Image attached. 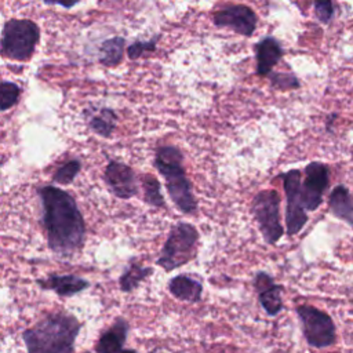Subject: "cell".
Here are the masks:
<instances>
[{
  "label": "cell",
  "instance_id": "2e32d148",
  "mask_svg": "<svg viewBox=\"0 0 353 353\" xmlns=\"http://www.w3.org/2000/svg\"><path fill=\"white\" fill-rule=\"evenodd\" d=\"M85 119L88 127L101 137H110L116 130L117 114L110 108H91L85 109Z\"/></svg>",
  "mask_w": 353,
  "mask_h": 353
},
{
  "label": "cell",
  "instance_id": "484cf974",
  "mask_svg": "<svg viewBox=\"0 0 353 353\" xmlns=\"http://www.w3.org/2000/svg\"><path fill=\"white\" fill-rule=\"evenodd\" d=\"M272 84L277 88H296L299 85V81L292 74L277 73L272 76Z\"/></svg>",
  "mask_w": 353,
  "mask_h": 353
},
{
  "label": "cell",
  "instance_id": "5bb4252c",
  "mask_svg": "<svg viewBox=\"0 0 353 353\" xmlns=\"http://www.w3.org/2000/svg\"><path fill=\"white\" fill-rule=\"evenodd\" d=\"M128 321L123 317H119L102 335L99 336L95 352L98 353H113L124 350V343L128 335Z\"/></svg>",
  "mask_w": 353,
  "mask_h": 353
},
{
  "label": "cell",
  "instance_id": "30bf717a",
  "mask_svg": "<svg viewBox=\"0 0 353 353\" xmlns=\"http://www.w3.org/2000/svg\"><path fill=\"white\" fill-rule=\"evenodd\" d=\"M306 178L301 186V199L306 210L314 211L320 203L321 196L328 186V168L323 163L313 161L305 168Z\"/></svg>",
  "mask_w": 353,
  "mask_h": 353
},
{
  "label": "cell",
  "instance_id": "7402d4cb",
  "mask_svg": "<svg viewBox=\"0 0 353 353\" xmlns=\"http://www.w3.org/2000/svg\"><path fill=\"white\" fill-rule=\"evenodd\" d=\"M81 170V161L79 159H72L61 164L52 174V181L59 185H69L74 181Z\"/></svg>",
  "mask_w": 353,
  "mask_h": 353
},
{
  "label": "cell",
  "instance_id": "4316f807",
  "mask_svg": "<svg viewBox=\"0 0 353 353\" xmlns=\"http://www.w3.org/2000/svg\"><path fill=\"white\" fill-rule=\"evenodd\" d=\"M43 3L46 4H50V6H61L63 8H72L74 7L80 0H41Z\"/></svg>",
  "mask_w": 353,
  "mask_h": 353
},
{
  "label": "cell",
  "instance_id": "8fae6325",
  "mask_svg": "<svg viewBox=\"0 0 353 353\" xmlns=\"http://www.w3.org/2000/svg\"><path fill=\"white\" fill-rule=\"evenodd\" d=\"M214 23L219 28H230L243 36H251L256 26L255 12L243 4H230L214 14Z\"/></svg>",
  "mask_w": 353,
  "mask_h": 353
},
{
  "label": "cell",
  "instance_id": "ffe728a7",
  "mask_svg": "<svg viewBox=\"0 0 353 353\" xmlns=\"http://www.w3.org/2000/svg\"><path fill=\"white\" fill-rule=\"evenodd\" d=\"M152 273H153L152 268L142 266L138 262H131L128 266H125V269L123 270V273L119 279L120 290L123 292L134 291Z\"/></svg>",
  "mask_w": 353,
  "mask_h": 353
},
{
  "label": "cell",
  "instance_id": "6da1fadb",
  "mask_svg": "<svg viewBox=\"0 0 353 353\" xmlns=\"http://www.w3.org/2000/svg\"><path fill=\"white\" fill-rule=\"evenodd\" d=\"M37 194L50 250L61 256L80 251L85 241V223L73 196L52 185L37 188Z\"/></svg>",
  "mask_w": 353,
  "mask_h": 353
},
{
  "label": "cell",
  "instance_id": "5b68a950",
  "mask_svg": "<svg viewBox=\"0 0 353 353\" xmlns=\"http://www.w3.org/2000/svg\"><path fill=\"white\" fill-rule=\"evenodd\" d=\"M199 244L197 229L186 222L176 223L168 233L167 240L163 244L156 265L163 268L165 272L186 265L196 256Z\"/></svg>",
  "mask_w": 353,
  "mask_h": 353
},
{
  "label": "cell",
  "instance_id": "52a82bcc",
  "mask_svg": "<svg viewBox=\"0 0 353 353\" xmlns=\"http://www.w3.org/2000/svg\"><path fill=\"white\" fill-rule=\"evenodd\" d=\"M296 313L302 323L303 335L312 347L323 349L335 342V325L332 319L310 305H301Z\"/></svg>",
  "mask_w": 353,
  "mask_h": 353
},
{
  "label": "cell",
  "instance_id": "d4e9b609",
  "mask_svg": "<svg viewBox=\"0 0 353 353\" xmlns=\"http://www.w3.org/2000/svg\"><path fill=\"white\" fill-rule=\"evenodd\" d=\"M314 11L320 22L328 23L334 15L332 0H314Z\"/></svg>",
  "mask_w": 353,
  "mask_h": 353
},
{
  "label": "cell",
  "instance_id": "9c48e42d",
  "mask_svg": "<svg viewBox=\"0 0 353 353\" xmlns=\"http://www.w3.org/2000/svg\"><path fill=\"white\" fill-rule=\"evenodd\" d=\"M103 179L112 193L119 199H131L138 193L135 171L125 163L110 160L105 167Z\"/></svg>",
  "mask_w": 353,
  "mask_h": 353
},
{
  "label": "cell",
  "instance_id": "7a4b0ae2",
  "mask_svg": "<svg viewBox=\"0 0 353 353\" xmlns=\"http://www.w3.org/2000/svg\"><path fill=\"white\" fill-rule=\"evenodd\" d=\"M81 323L72 314L51 313L22 334L30 353H72Z\"/></svg>",
  "mask_w": 353,
  "mask_h": 353
},
{
  "label": "cell",
  "instance_id": "9a60e30c",
  "mask_svg": "<svg viewBox=\"0 0 353 353\" xmlns=\"http://www.w3.org/2000/svg\"><path fill=\"white\" fill-rule=\"evenodd\" d=\"M168 291L181 301L199 302L201 299L203 285L197 279L182 273L168 281Z\"/></svg>",
  "mask_w": 353,
  "mask_h": 353
},
{
  "label": "cell",
  "instance_id": "3957f363",
  "mask_svg": "<svg viewBox=\"0 0 353 353\" xmlns=\"http://www.w3.org/2000/svg\"><path fill=\"white\" fill-rule=\"evenodd\" d=\"M153 164L165 181L167 192L176 208L186 215L194 214L197 201L192 192V183L183 168V154L172 145H164L156 149Z\"/></svg>",
  "mask_w": 353,
  "mask_h": 353
},
{
  "label": "cell",
  "instance_id": "e0dca14e",
  "mask_svg": "<svg viewBox=\"0 0 353 353\" xmlns=\"http://www.w3.org/2000/svg\"><path fill=\"white\" fill-rule=\"evenodd\" d=\"M256 73L266 76L270 73L273 66L279 62L283 55L281 47L273 37H266L261 40L256 47Z\"/></svg>",
  "mask_w": 353,
  "mask_h": 353
},
{
  "label": "cell",
  "instance_id": "ac0fdd59",
  "mask_svg": "<svg viewBox=\"0 0 353 353\" xmlns=\"http://www.w3.org/2000/svg\"><path fill=\"white\" fill-rule=\"evenodd\" d=\"M330 210L331 212L347 223L353 225V196L346 186L338 185L330 194Z\"/></svg>",
  "mask_w": 353,
  "mask_h": 353
},
{
  "label": "cell",
  "instance_id": "44dd1931",
  "mask_svg": "<svg viewBox=\"0 0 353 353\" xmlns=\"http://www.w3.org/2000/svg\"><path fill=\"white\" fill-rule=\"evenodd\" d=\"M139 181H141V186L143 190L145 203L154 208L165 207V201H164V197L160 190L159 179L156 176H153L152 174H142Z\"/></svg>",
  "mask_w": 353,
  "mask_h": 353
},
{
  "label": "cell",
  "instance_id": "d6986e66",
  "mask_svg": "<svg viewBox=\"0 0 353 353\" xmlns=\"http://www.w3.org/2000/svg\"><path fill=\"white\" fill-rule=\"evenodd\" d=\"M125 51V39L116 36L105 40L99 47V62L106 68L117 66L123 58Z\"/></svg>",
  "mask_w": 353,
  "mask_h": 353
},
{
  "label": "cell",
  "instance_id": "cb8c5ba5",
  "mask_svg": "<svg viewBox=\"0 0 353 353\" xmlns=\"http://www.w3.org/2000/svg\"><path fill=\"white\" fill-rule=\"evenodd\" d=\"M157 41H159V36H154L153 39L150 40H137L134 43H131L128 47H127V55L130 59H138L141 57H143L145 54H149V52H153L156 50V46H157Z\"/></svg>",
  "mask_w": 353,
  "mask_h": 353
},
{
  "label": "cell",
  "instance_id": "7c38bea8",
  "mask_svg": "<svg viewBox=\"0 0 353 353\" xmlns=\"http://www.w3.org/2000/svg\"><path fill=\"white\" fill-rule=\"evenodd\" d=\"M37 285L43 290L54 291L62 298L73 296L90 287V281L76 274H58L51 273L46 279L36 280Z\"/></svg>",
  "mask_w": 353,
  "mask_h": 353
},
{
  "label": "cell",
  "instance_id": "ba28073f",
  "mask_svg": "<svg viewBox=\"0 0 353 353\" xmlns=\"http://www.w3.org/2000/svg\"><path fill=\"white\" fill-rule=\"evenodd\" d=\"M284 192L287 196L285 208V223L287 233L290 236L296 234L306 223L307 215L303 211V204L301 199V172L298 170H291L283 174Z\"/></svg>",
  "mask_w": 353,
  "mask_h": 353
},
{
  "label": "cell",
  "instance_id": "277c9868",
  "mask_svg": "<svg viewBox=\"0 0 353 353\" xmlns=\"http://www.w3.org/2000/svg\"><path fill=\"white\" fill-rule=\"evenodd\" d=\"M40 40V29L30 19H8L1 30L0 55L7 59L25 62L32 58Z\"/></svg>",
  "mask_w": 353,
  "mask_h": 353
},
{
  "label": "cell",
  "instance_id": "4fadbf2b",
  "mask_svg": "<svg viewBox=\"0 0 353 353\" xmlns=\"http://www.w3.org/2000/svg\"><path fill=\"white\" fill-rule=\"evenodd\" d=\"M254 285L258 292L262 307L266 310L269 316H276L283 307V301L280 296L281 287L274 284L272 277L263 272L255 276Z\"/></svg>",
  "mask_w": 353,
  "mask_h": 353
},
{
  "label": "cell",
  "instance_id": "8992f818",
  "mask_svg": "<svg viewBox=\"0 0 353 353\" xmlns=\"http://www.w3.org/2000/svg\"><path fill=\"white\" fill-rule=\"evenodd\" d=\"M280 196L276 190H262L252 200V214L258 221L262 236L266 243L274 244L283 236L280 223Z\"/></svg>",
  "mask_w": 353,
  "mask_h": 353
},
{
  "label": "cell",
  "instance_id": "603a6c76",
  "mask_svg": "<svg viewBox=\"0 0 353 353\" xmlns=\"http://www.w3.org/2000/svg\"><path fill=\"white\" fill-rule=\"evenodd\" d=\"M21 97V87L12 81L0 80V112L15 106Z\"/></svg>",
  "mask_w": 353,
  "mask_h": 353
}]
</instances>
